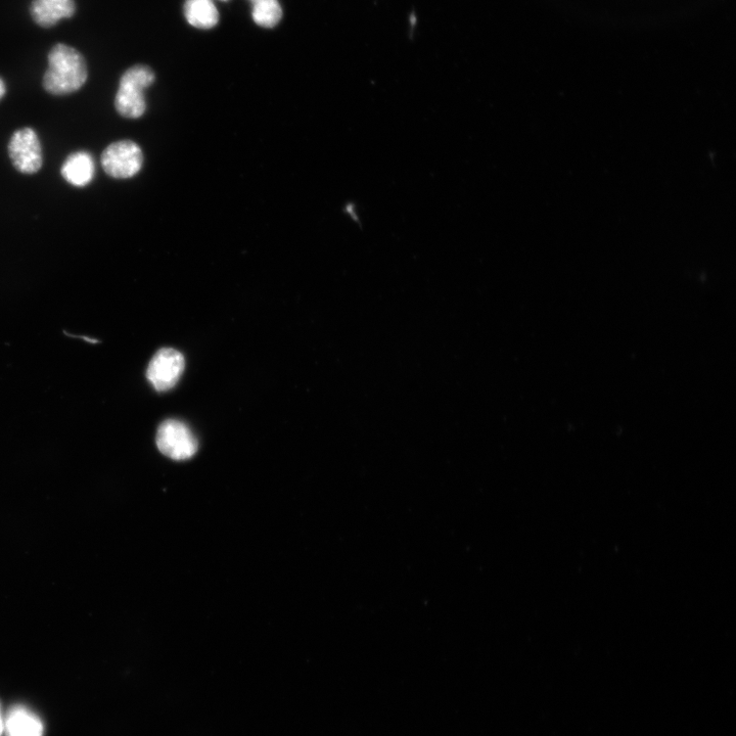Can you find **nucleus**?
<instances>
[{"label":"nucleus","mask_w":736,"mask_h":736,"mask_svg":"<svg viewBox=\"0 0 736 736\" xmlns=\"http://www.w3.org/2000/svg\"><path fill=\"white\" fill-rule=\"evenodd\" d=\"M154 82L155 74L149 67L136 65L128 69L120 79L115 98L117 112L129 119L142 117L147 110L144 92Z\"/></svg>","instance_id":"2"},{"label":"nucleus","mask_w":736,"mask_h":736,"mask_svg":"<svg viewBox=\"0 0 736 736\" xmlns=\"http://www.w3.org/2000/svg\"><path fill=\"white\" fill-rule=\"evenodd\" d=\"M157 446L169 458L186 460L197 453L198 440L186 424L167 420L158 429Z\"/></svg>","instance_id":"3"},{"label":"nucleus","mask_w":736,"mask_h":736,"mask_svg":"<svg viewBox=\"0 0 736 736\" xmlns=\"http://www.w3.org/2000/svg\"><path fill=\"white\" fill-rule=\"evenodd\" d=\"M4 732H5V721L2 716V711H0V736H2Z\"/></svg>","instance_id":"13"},{"label":"nucleus","mask_w":736,"mask_h":736,"mask_svg":"<svg viewBox=\"0 0 736 736\" xmlns=\"http://www.w3.org/2000/svg\"><path fill=\"white\" fill-rule=\"evenodd\" d=\"M41 719L24 706H14L5 720L7 736H42Z\"/></svg>","instance_id":"9"},{"label":"nucleus","mask_w":736,"mask_h":736,"mask_svg":"<svg viewBox=\"0 0 736 736\" xmlns=\"http://www.w3.org/2000/svg\"><path fill=\"white\" fill-rule=\"evenodd\" d=\"M186 366L183 355L177 350L164 348L152 358L147 371V378L159 392H165L176 386Z\"/></svg>","instance_id":"6"},{"label":"nucleus","mask_w":736,"mask_h":736,"mask_svg":"<svg viewBox=\"0 0 736 736\" xmlns=\"http://www.w3.org/2000/svg\"><path fill=\"white\" fill-rule=\"evenodd\" d=\"M61 174L71 186L87 187L96 174L95 160L84 151L73 153L64 162Z\"/></svg>","instance_id":"8"},{"label":"nucleus","mask_w":736,"mask_h":736,"mask_svg":"<svg viewBox=\"0 0 736 736\" xmlns=\"http://www.w3.org/2000/svg\"><path fill=\"white\" fill-rule=\"evenodd\" d=\"M101 162L105 172L111 177L127 179L141 171L144 155L135 143L120 141L104 151Z\"/></svg>","instance_id":"4"},{"label":"nucleus","mask_w":736,"mask_h":736,"mask_svg":"<svg viewBox=\"0 0 736 736\" xmlns=\"http://www.w3.org/2000/svg\"><path fill=\"white\" fill-rule=\"evenodd\" d=\"M251 2H252V3H256V2H258V0H251Z\"/></svg>","instance_id":"14"},{"label":"nucleus","mask_w":736,"mask_h":736,"mask_svg":"<svg viewBox=\"0 0 736 736\" xmlns=\"http://www.w3.org/2000/svg\"><path fill=\"white\" fill-rule=\"evenodd\" d=\"M252 17L258 26L273 28L281 22L283 10L278 0H258L253 3Z\"/></svg>","instance_id":"11"},{"label":"nucleus","mask_w":736,"mask_h":736,"mask_svg":"<svg viewBox=\"0 0 736 736\" xmlns=\"http://www.w3.org/2000/svg\"><path fill=\"white\" fill-rule=\"evenodd\" d=\"M184 16L198 29H211L219 21V13L212 0H187L184 4Z\"/></svg>","instance_id":"10"},{"label":"nucleus","mask_w":736,"mask_h":736,"mask_svg":"<svg viewBox=\"0 0 736 736\" xmlns=\"http://www.w3.org/2000/svg\"><path fill=\"white\" fill-rule=\"evenodd\" d=\"M88 70L83 56L71 46L59 43L49 54V67L43 76V87L53 96H67L86 82Z\"/></svg>","instance_id":"1"},{"label":"nucleus","mask_w":736,"mask_h":736,"mask_svg":"<svg viewBox=\"0 0 736 736\" xmlns=\"http://www.w3.org/2000/svg\"><path fill=\"white\" fill-rule=\"evenodd\" d=\"M7 92V86L2 78H0V101L3 100Z\"/></svg>","instance_id":"12"},{"label":"nucleus","mask_w":736,"mask_h":736,"mask_svg":"<svg viewBox=\"0 0 736 736\" xmlns=\"http://www.w3.org/2000/svg\"><path fill=\"white\" fill-rule=\"evenodd\" d=\"M14 167L23 174L37 173L42 167V148L35 130L25 127L15 131L9 144Z\"/></svg>","instance_id":"5"},{"label":"nucleus","mask_w":736,"mask_h":736,"mask_svg":"<svg viewBox=\"0 0 736 736\" xmlns=\"http://www.w3.org/2000/svg\"><path fill=\"white\" fill-rule=\"evenodd\" d=\"M74 0H33L31 15L36 24L44 28L57 25L74 16Z\"/></svg>","instance_id":"7"}]
</instances>
